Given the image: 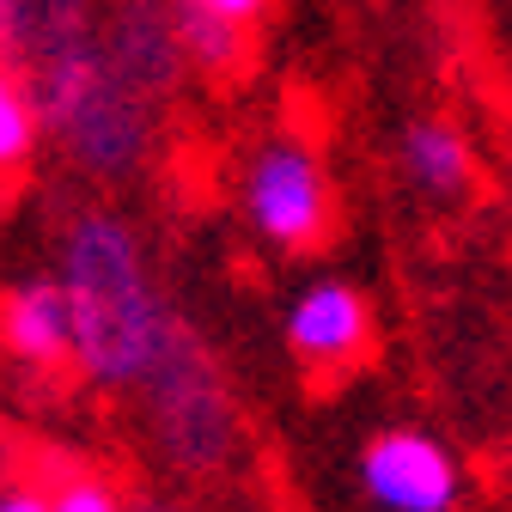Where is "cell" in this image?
Returning a JSON list of instances; mask_svg holds the SVG:
<instances>
[{
  "label": "cell",
  "mask_w": 512,
  "mask_h": 512,
  "mask_svg": "<svg viewBox=\"0 0 512 512\" xmlns=\"http://www.w3.org/2000/svg\"><path fill=\"white\" fill-rule=\"evenodd\" d=\"M0 512H43L37 488H0Z\"/></svg>",
  "instance_id": "15"
},
{
  "label": "cell",
  "mask_w": 512,
  "mask_h": 512,
  "mask_svg": "<svg viewBox=\"0 0 512 512\" xmlns=\"http://www.w3.org/2000/svg\"><path fill=\"white\" fill-rule=\"evenodd\" d=\"M135 512H189V506H177V500H141Z\"/></svg>",
  "instance_id": "16"
},
{
  "label": "cell",
  "mask_w": 512,
  "mask_h": 512,
  "mask_svg": "<svg viewBox=\"0 0 512 512\" xmlns=\"http://www.w3.org/2000/svg\"><path fill=\"white\" fill-rule=\"evenodd\" d=\"M43 147V128H37V104H31V80L25 68H13L0 55V177H19Z\"/></svg>",
  "instance_id": "12"
},
{
  "label": "cell",
  "mask_w": 512,
  "mask_h": 512,
  "mask_svg": "<svg viewBox=\"0 0 512 512\" xmlns=\"http://www.w3.org/2000/svg\"><path fill=\"white\" fill-rule=\"evenodd\" d=\"M165 13L177 25V43H183V61L196 74H232L244 61V31L214 19L208 7H196V0H165Z\"/></svg>",
  "instance_id": "11"
},
{
  "label": "cell",
  "mask_w": 512,
  "mask_h": 512,
  "mask_svg": "<svg viewBox=\"0 0 512 512\" xmlns=\"http://www.w3.org/2000/svg\"><path fill=\"white\" fill-rule=\"evenodd\" d=\"M141 409H147V433L159 445V458L177 476H220L238 452V397L220 372V360L202 348V336L177 317V330L165 336L153 372L141 378Z\"/></svg>",
  "instance_id": "3"
},
{
  "label": "cell",
  "mask_w": 512,
  "mask_h": 512,
  "mask_svg": "<svg viewBox=\"0 0 512 512\" xmlns=\"http://www.w3.org/2000/svg\"><path fill=\"white\" fill-rule=\"evenodd\" d=\"M238 202L244 220L256 226V238H269L287 256H305L330 238L336 226V183L317 159V147L293 128H275L250 147L244 171H238Z\"/></svg>",
  "instance_id": "4"
},
{
  "label": "cell",
  "mask_w": 512,
  "mask_h": 512,
  "mask_svg": "<svg viewBox=\"0 0 512 512\" xmlns=\"http://www.w3.org/2000/svg\"><path fill=\"white\" fill-rule=\"evenodd\" d=\"M360 488L378 512H452L464 494L458 458L421 427H384L360 452Z\"/></svg>",
  "instance_id": "5"
},
{
  "label": "cell",
  "mask_w": 512,
  "mask_h": 512,
  "mask_svg": "<svg viewBox=\"0 0 512 512\" xmlns=\"http://www.w3.org/2000/svg\"><path fill=\"white\" fill-rule=\"evenodd\" d=\"M92 37H98L92 0H0V49L13 68H37V61L80 49Z\"/></svg>",
  "instance_id": "9"
},
{
  "label": "cell",
  "mask_w": 512,
  "mask_h": 512,
  "mask_svg": "<svg viewBox=\"0 0 512 512\" xmlns=\"http://www.w3.org/2000/svg\"><path fill=\"white\" fill-rule=\"evenodd\" d=\"M55 287L68 299V366L98 391H141L177 311L165 305L147 244L116 208H86L61 232Z\"/></svg>",
  "instance_id": "1"
},
{
  "label": "cell",
  "mask_w": 512,
  "mask_h": 512,
  "mask_svg": "<svg viewBox=\"0 0 512 512\" xmlns=\"http://www.w3.org/2000/svg\"><path fill=\"white\" fill-rule=\"evenodd\" d=\"M43 512H128V506L104 476H68L55 494H43Z\"/></svg>",
  "instance_id": "13"
},
{
  "label": "cell",
  "mask_w": 512,
  "mask_h": 512,
  "mask_svg": "<svg viewBox=\"0 0 512 512\" xmlns=\"http://www.w3.org/2000/svg\"><path fill=\"white\" fill-rule=\"evenodd\" d=\"M196 7H208L214 19H226V25H238V31H250L256 19L269 13V0H196Z\"/></svg>",
  "instance_id": "14"
},
{
  "label": "cell",
  "mask_w": 512,
  "mask_h": 512,
  "mask_svg": "<svg viewBox=\"0 0 512 512\" xmlns=\"http://www.w3.org/2000/svg\"><path fill=\"white\" fill-rule=\"evenodd\" d=\"M287 348L311 372H348L372 354V311L366 293L342 275L305 281L287 305Z\"/></svg>",
  "instance_id": "7"
},
{
  "label": "cell",
  "mask_w": 512,
  "mask_h": 512,
  "mask_svg": "<svg viewBox=\"0 0 512 512\" xmlns=\"http://www.w3.org/2000/svg\"><path fill=\"white\" fill-rule=\"evenodd\" d=\"M98 55L147 104H165L189 74L165 0H122V7H110V19H98Z\"/></svg>",
  "instance_id": "6"
},
{
  "label": "cell",
  "mask_w": 512,
  "mask_h": 512,
  "mask_svg": "<svg viewBox=\"0 0 512 512\" xmlns=\"http://www.w3.org/2000/svg\"><path fill=\"white\" fill-rule=\"evenodd\" d=\"M397 153H403V171L421 196H464L476 183V147H470L464 128L445 122V116H415L403 128Z\"/></svg>",
  "instance_id": "10"
},
{
  "label": "cell",
  "mask_w": 512,
  "mask_h": 512,
  "mask_svg": "<svg viewBox=\"0 0 512 512\" xmlns=\"http://www.w3.org/2000/svg\"><path fill=\"white\" fill-rule=\"evenodd\" d=\"M25 80H31L43 141H55L74 171H86L92 183H122V177H135L147 165V153H153V104L135 98L104 68L98 37L25 68Z\"/></svg>",
  "instance_id": "2"
},
{
  "label": "cell",
  "mask_w": 512,
  "mask_h": 512,
  "mask_svg": "<svg viewBox=\"0 0 512 512\" xmlns=\"http://www.w3.org/2000/svg\"><path fill=\"white\" fill-rule=\"evenodd\" d=\"M0 348L31 372L68 366V299L55 275H31L0 299Z\"/></svg>",
  "instance_id": "8"
}]
</instances>
